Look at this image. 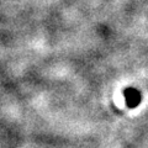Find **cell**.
I'll return each instance as SVG.
<instances>
[{
  "label": "cell",
  "mask_w": 148,
  "mask_h": 148,
  "mask_svg": "<svg viewBox=\"0 0 148 148\" xmlns=\"http://www.w3.org/2000/svg\"><path fill=\"white\" fill-rule=\"evenodd\" d=\"M127 99H130V104L131 106H135L140 103V94L136 90H130L127 94Z\"/></svg>",
  "instance_id": "cell-1"
}]
</instances>
